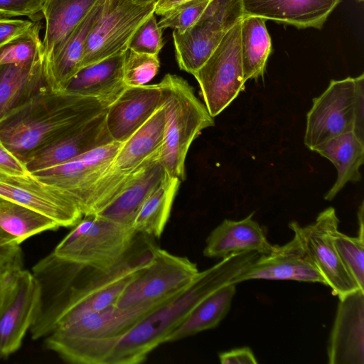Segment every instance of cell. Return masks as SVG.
I'll list each match as a JSON object with an SVG mask.
<instances>
[{
	"mask_svg": "<svg viewBox=\"0 0 364 364\" xmlns=\"http://www.w3.org/2000/svg\"><path fill=\"white\" fill-rule=\"evenodd\" d=\"M92 97L46 88L0 121V139L22 162L31 153L104 112Z\"/></svg>",
	"mask_w": 364,
	"mask_h": 364,
	"instance_id": "7a4b0ae2",
	"label": "cell"
},
{
	"mask_svg": "<svg viewBox=\"0 0 364 364\" xmlns=\"http://www.w3.org/2000/svg\"><path fill=\"white\" fill-rule=\"evenodd\" d=\"M181 182L178 178L166 174L135 216L132 227L136 233L150 237H161L168 220Z\"/></svg>",
	"mask_w": 364,
	"mask_h": 364,
	"instance_id": "4dcf8cb0",
	"label": "cell"
},
{
	"mask_svg": "<svg viewBox=\"0 0 364 364\" xmlns=\"http://www.w3.org/2000/svg\"><path fill=\"white\" fill-rule=\"evenodd\" d=\"M160 63L157 55L127 50L123 69V80L127 87L146 85L157 74Z\"/></svg>",
	"mask_w": 364,
	"mask_h": 364,
	"instance_id": "e575fe53",
	"label": "cell"
},
{
	"mask_svg": "<svg viewBox=\"0 0 364 364\" xmlns=\"http://www.w3.org/2000/svg\"><path fill=\"white\" fill-rule=\"evenodd\" d=\"M32 23L27 20L0 18V46L25 32Z\"/></svg>",
	"mask_w": 364,
	"mask_h": 364,
	"instance_id": "ab89813d",
	"label": "cell"
},
{
	"mask_svg": "<svg viewBox=\"0 0 364 364\" xmlns=\"http://www.w3.org/2000/svg\"><path fill=\"white\" fill-rule=\"evenodd\" d=\"M122 143L112 141L65 163L31 174L67 195L84 215L94 188L111 165Z\"/></svg>",
	"mask_w": 364,
	"mask_h": 364,
	"instance_id": "7c38bea8",
	"label": "cell"
},
{
	"mask_svg": "<svg viewBox=\"0 0 364 364\" xmlns=\"http://www.w3.org/2000/svg\"><path fill=\"white\" fill-rule=\"evenodd\" d=\"M199 273L188 257L157 246L151 263L127 284L114 305L127 309L163 302L190 287Z\"/></svg>",
	"mask_w": 364,
	"mask_h": 364,
	"instance_id": "ba28073f",
	"label": "cell"
},
{
	"mask_svg": "<svg viewBox=\"0 0 364 364\" xmlns=\"http://www.w3.org/2000/svg\"><path fill=\"white\" fill-rule=\"evenodd\" d=\"M162 105L159 83L127 87L105 112V124L112 139L126 141Z\"/></svg>",
	"mask_w": 364,
	"mask_h": 364,
	"instance_id": "ac0fdd59",
	"label": "cell"
},
{
	"mask_svg": "<svg viewBox=\"0 0 364 364\" xmlns=\"http://www.w3.org/2000/svg\"><path fill=\"white\" fill-rule=\"evenodd\" d=\"M156 247L151 240H139L94 287H72L41 320L36 331L37 337L45 338L54 328L114 305L127 284L151 263Z\"/></svg>",
	"mask_w": 364,
	"mask_h": 364,
	"instance_id": "277c9868",
	"label": "cell"
},
{
	"mask_svg": "<svg viewBox=\"0 0 364 364\" xmlns=\"http://www.w3.org/2000/svg\"><path fill=\"white\" fill-rule=\"evenodd\" d=\"M0 267L23 268V253L20 245L0 244Z\"/></svg>",
	"mask_w": 364,
	"mask_h": 364,
	"instance_id": "b9f144b4",
	"label": "cell"
},
{
	"mask_svg": "<svg viewBox=\"0 0 364 364\" xmlns=\"http://www.w3.org/2000/svg\"><path fill=\"white\" fill-rule=\"evenodd\" d=\"M251 279L293 280L326 286L296 232L287 243L273 245L269 253L261 255L245 270L235 276L232 283L237 284Z\"/></svg>",
	"mask_w": 364,
	"mask_h": 364,
	"instance_id": "9a60e30c",
	"label": "cell"
},
{
	"mask_svg": "<svg viewBox=\"0 0 364 364\" xmlns=\"http://www.w3.org/2000/svg\"><path fill=\"white\" fill-rule=\"evenodd\" d=\"M161 149L132 171L122 190L96 215L132 226L140 208L166 176L160 159Z\"/></svg>",
	"mask_w": 364,
	"mask_h": 364,
	"instance_id": "d6986e66",
	"label": "cell"
},
{
	"mask_svg": "<svg viewBox=\"0 0 364 364\" xmlns=\"http://www.w3.org/2000/svg\"><path fill=\"white\" fill-rule=\"evenodd\" d=\"M222 364H255L257 360L249 347H242L222 352L219 354Z\"/></svg>",
	"mask_w": 364,
	"mask_h": 364,
	"instance_id": "60d3db41",
	"label": "cell"
},
{
	"mask_svg": "<svg viewBox=\"0 0 364 364\" xmlns=\"http://www.w3.org/2000/svg\"><path fill=\"white\" fill-rule=\"evenodd\" d=\"M338 225L336 210L329 207L321 211L313 223L301 226L293 221L289 226L299 235L326 286L341 298L360 289L344 266L334 245L333 232L338 229Z\"/></svg>",
	"mask_w": 364,
	"mask_h": 364,
	"instance_id": "8fae6325",
	"label": "cell"
},
{
	"mask_svg": "<svg viewBox=\"0 0 364 364\" xmlns=\"http://www.w3.org/2000/svg\"><path fill=\"white\" fill-rule=\"evenodd\" d=\"M260 255L254 251L232 254L200 272L190 287L144 316L122 336L106 364L143 363L153 350L165 343L169 333L200 300L220 287L232 283L235 276Z\"/></svg>",
	"mask_w": 364,
	"mask_h": 364,
	"instance_id": "6da1fadb",
	"label": "cell"
},
{
	"mask_svg": "<svg viewBox=\"0 0 364 364\" xmlns=\"http://www.w3.org/2000/svg\"><path fill=\"white\" fill-rule=\"evenodd\" d=\"M165 128V109L162 105L126 141L122 144L110 166L129 173L161 148Z\"/></svg>",
	"mask_w": 364,
	"mask_h": 364,
	"instance_id": "f1b7e54d",
	"label": "cell"
},
{
	"mask_svg": "<svg viewBox=\"0 0 364 364\" xmlns=\"http://www.w3.org/2000/svg\"><path fill=\"white\" fill-rule=\"evenodd\" d=\"M0 173L23 176L30 173L23 162L12 154L0 139Z\"/></svg>",
	"mask_w": 364,
	"mask_h": 364,
	"instance_id": "f35d334b",
	"label": "cell"
},
{
	"mask_svg": "<svg viewBox=\"0 0 364 364\" xmlns=\"http://www.w3.org/2000/svg\"><path fill=\"white\" fill-rule=\"evenodd\" d=\"M41 28L40 21H33L25 32L0 46V65L35 63L43 56L42 41L39 36Z\"/></svg>",
	"mask_w": 364,
	"mask_h": 364,
	"instance_id": "d6a6232c",
	"label": "cell"
},
{
	"mask_svg": "<svg viewBox=\"0 0 364 364\" xmlns=\"http://www.w3.org/2000/svg\"><path fill=\"white\" fill-rule=\"evenodd\" d=\"M241 21L224 35L206 62L193 75L205 107L215 117L245 90L240 50Z\"/></svg>",
	"mask_w": 364,
	"mask_h": 364,
	"instance_id": "30bf717a",
	"label": "cell"
},
{
	"mask_svg": "<svg viewBox=\"0 0 364 364\" xmlns=\"http://www.w3.org/2000/svg\"><path fill=\"white\" fill-rule=\"evenodd\" d=\"M164 301L127 309L112 305L85 314L52 330L44 338L46 347L69 363L105 364L122 336Z\"/></svg>",
	"mask_w": 364,
	"mask_h": 364,
	"instance_id": "3957f363",
	"label": "cell"
},
{
	"mask_svg": "<svg viewBox=\"0 0 364 364\" xmlns=\"http://www.w3.org/2000/svg\"><path fill=\"white\" fill-rule=\"evenodd\" d=\"M105 112L31 153L23 161L28 171L33 173L65 163L114 141L105 124Z\"/></svg>",
	"mask_w": 364,
	"mask_h": 364,
	"instance_id": "e0dca14e",
	"label": "cell"
},
{
	"mask_svg": "<svg viewBox=\"0 0 364 364\" xmlns=\"http://www.w3.org/2000/svg\"><path fill=\"white\" fill-rule=\"evenodd\" d=\"M253 215L252 213L240 220H224L208 236L204 256L223 259L248 251L260 255L269 253L273 245L269 242L262 228L253 220Z\"/></svg>",
	"mask_w": 364,
	"mask_h": 364,
	"instance_id": "7402d4cb",
	"label": "cell"
},
{
	"mask_svg": "<svg viewBox=\"0 0 364 364\" xmlns=\"http://www.w3.org/2000/svg\"><path fill=\"white\" fill-rule=\"evenodd\" d=\"M189 0H159L155 5L154 14L162 15L177 5Z\"/></svg>",
	"mask_w": 364,
	"mask_h": 364,
	"instance_id": "ee69618b",
	"label": "cell"
},
{
	"mask_svg": "<svg viewBox=\"0 0 364 364\" xmlns=\"http://www.w3.org/2000/svg\"><path fill=\"white\" fill-rule=\"evenodd\" d=\"M46 88L43 56L29 65H0V121Z\"/></svg>",
	"mask_w": 364,
	"mask_h": 364,
	"instance_id": "cb8c5ba5",
	"label": "cell"
},
{
	"mask_svg": "<svg viewBox=\"0 0 364 364\" xmlns=\"http://www.w3.org/2000/svg\"><path fill=\"white\" fill-rule=\"evenodd\" d=\"M163 46L161 29L153 14L136 29L131 39L129 50L158 55Z\"/></svg>",
	"mask_w": 364,
	"mask_h": 364,
	"instance_id": "8d00e7d4",
	"label": "cell"
},
{
	"mask_svg": "<svg viewBox=\"0 0 364 364\" xmlns=\"http://www.w3.org/2000/svg\"><path fill=\"white\" fill-rule=\"evenodd\" d=\"M211 0H189L181 3L161 15L157 22L162 30L170 28L183 33L200 19Z\"/></svg>",
	"mask_w": 364,
	"mask_h": 364,
	"instance_id": "d590c367",
	"label": "cell"
},
{
	"mask_svg": "<svg viewBox=\"0 0 364 364\" xmlns=\"http://www.w3.org/2000/svg\"><path fill=\"white\" fill-rule=\"evenodd\" d=\"M159 85L165 109L160 159L166 173L182 181L186 178L185 161L192 142L203 129L214 126V119L183 77L168 73Z\"/></svg>",
	"mask_w": 364,
	"mask_h": 364,
	"instance_id": "5b68a950",
	"label": "cell"
},
{
	"mask_svg": "<svg viewBox=\"0 0 364 364\" xmlns=\"http://www.w3.org/2000/svg\"><path fill=\"white\" fill-rule=\"evenodd\" d=\"M51 218L23 205L0 198V244L20 245L30 237L59 228Z\"/></svg>",
	"mask_w": 364,
	"mask_h": 364,
	"instance_id": "f546056e",
	"label": "cell"
},
{
	"mask_svg": "<svg viewBox=\"0 0 364 364\" xmlns=\"http://www.w3.org/2000/svg\"><path fill=\"white\" fill-rule=\"evenodd\" d=\"M354 132L364 136V74L332 80L312 100L304 137L310 150L338 136Z\"/></svg>",
	"mask_w": 364,
	"mask_h": 364,
	"instance_id": "8992f818",
	"label": "cell"
},
{
	"mask_svg": "<svg viewBox=\"0 0 364 364\" xmlns=\"http://www.w3.org/2000/svg\"><path fill=\"white\" fill-rule=\"evenodd\" d=\"M19 269L13 270L9 272L0 283V309L7 296V294L14 283L16 274Z\"/></svg>",
	"mask_w": 364,
	"mask_h": 364,
	"instance_id": "7bdbcfd3",
	"label": "cell"
},
{
	"mask_svg": "<svg viewBox=\"0 0 364 364\" xmlns=\"http://www.w3.org/2000/svg\"><path fill=\"white\" fill-rule=\"evenodd\" d=\"M236 292V284L220 287L200 300L165 339L174 342L215 328L228 314Z\"/></svg>",
	"mask_w": 364,
	"mask_h": 364,
	"instance_id": "83f0119b",
	"label": "cell"
},
{
	"mask_svg": "<svg viewBox=\"0 0 364 364\" xmlns=\"http://www.w3.org/2000/svg\"><path fill=\"white\" fill-rule=\"evenodd\" d=\"M137 234L132 226L96 214L85 215L52 252L69 262L107 269L125 257Z\"/></svg>",
	"mask_w": 364,
	"mask_h": 364,
	"instance_id": "52a82bcc",
	"label": "cell"
},
{
	"mask_svg": "<svg viewBox=\"0 0 364 364\" xmlns=\"http://www.w3.org/2000/svg\"><path fill=\"white\" fill-rule=\"evenodd\" d=\"M341 0H241L243 16H253L298 28L323 27Z\"/></svg>",
	"mask_w": 364,
	"mask_h": 364,
	"instance_id": "ffe728a7",
	"label": "cell"
},
{
	"mask_svg": "<svg viewBox=\"0 0 364 364\" xmlns=\"http://www.w3.org/2000/svg\"><path fill=\"white\" fill-rule=\"evenodd\" d=\"M105 0H98L49 58L43 59L46 82L50 90L63 91L67 82L79 70L87 36Z\"/></svg>",
	"mask_w": 364,
	"mask_h": 364,
	"instance_id": "44dd1931",
	"label": "cell"
},
{
	"mask_svg": "<svg viewBox=\"0 0 364 364\" xmlns=\"http://www.w3.org/2000/svg\"><path fill=\"white\" fill-rule=\"evenodd\" d=\"M44 0H0V15L26 16L40 21Z\"/></svg>",
	"mask_w": 364,
	"mask_h": 364,
	"instance_id": "74e56055",
	"label": "cell"
},
{
	"mask_svg": "<svg viewBox=\"0 0 364 364\" xmlns=\"http://www.w3.org/2000/svg\"><path fill=\"white\" fill-rule=\"evenodd\" d=\"M356 1H358V2H361L363 1V0H355Z\"/></svg>",
	"mask_w": 364,
	"mask_h": 364,
	"instance_id": "7dc6e473",
	"label": "cell"
},
{
	"mask_svg": "<svg viewBox=\"0 0 364 364\" xmlns=\"http://www.w3.org/2000/svg\"><path fill=\"white\" fill-rule=\"evenodd\" d=\"M97 1L44 0L41 10L46 19V31L42 41L44 60L49 58Z\"/></svg>",
	"mask_w": 364,
	"mask_h": 364,
	"instance_id": "4316f807",
	"label": "cell"
},
{
	"mask_svg": "<svg viewBox=\"0 0 364 364\" xmlns=\"http://www.w3.org/2000/svg\"><path fill=\"white\" fill-rule=\"evenodd\" d=\"M127 52L81 68L63 91L95 97L109 105L127 87L123 80Z\"/></svg>",
	"mask_w": 364,
	"mask_h": 364,
	"instance_id": "603a6c76",
	"label": "cell"
},
{
	"mask_svg": "<svg viewBox=\"0 0 364 364\" xmlns=\"http://www.w3.org/2000/svg\"><path fill=\"white\" fill-rule=\"evenodd\" d=\"M41 289L32 272L19 269L0 309V360L18 350L38 307Z\"/></svg>",
	"mask_w": 364,
	"mask_h": 364,
	"instance_id": "5bb4252c",
	"label": "cell"
},
{
	"mask_svg": "<svg viewBox=\"0 0 364 364\" xmlns=\"http://www.w3.org/2000/svg\"><path fill=\"white\" fill-rule=\"evenodd\" d=\"M265 21L264 18L253 16H244L241 20L240 50L245 82L263 76L272 52Z\"/></svg>",
	"mask_w": 364,
	"mask_h": 364,
	"instance_id": "1f68e13d",
	"label": "cell"
},
{
	"mask_svg": "<svg viewBox=\"0 0 364 364\" xmlns=\"http://www.w3.org/2000/svg\"><path fill=\"white\" fill-rule=\"evenodd\" d=\"M313 151L328 159L337 169L338 176L324 198L332 200L348 182L360 181V168L364 162V136L346 133L316 146Z\"/></svg>",
	"mask_w": 364,
	"mask_h": 364,
	"instance_id": "484cf974",
	"label": "cell"
},
{
	"mask_svg": "<svg viewBox=\"0 0 364 364\" xmlns=\"http://www.w3.org/2000/svg\"><path fill=\"white\" fill-rule=\"evenodd\" d=\"M333 242L344 266L364 290V234L350 237L337 229L333 232Z\"/></svg>",
	"mask_w": 364,
	"mask_h": 364,
	"instance_id": "836d02e7",
	"label": "cell"
},
{
	"mask_svg": "<svg viewBox=\"0 0 364 364\" xmlns=\"http://www.w3.org/2000/svg\"><path fill=\"white\" fill-rule=\"evenodd\" d=\"M132 1L138 2V3H151V2L156 3L159 0H132Z\"/></svg>",
	"mask_w": 364,
	"mask_h": 364,
	"instance_id": "bcb514c9",
	"label": "cell"
},
{
	"mask_svg": "<svg viewBox=\"0 0 364 364\" xmlns=\"http://www.w3.org/2000/svg\"><path fill=\"white\" fill-rule=\"evenodd\" d=\"M22 269V268H21ZM19 269L16 268H11L6 267H0V283L6 277V276L13 270Z\"/></svg>",
	"mask_w": 364,
	"mask_h": 364,
	"instance_id": "f6af8a7d",
	"label": "cell"
},
{
	"mask_svg": "<svg viewBox=\"0 0 364 364\" xmlns=\"http://www.w3.org/2000/svg\"><path fill=\"white\" fill-rule=\"evenodd\" d=\"M155 5L154 2L105 0L87 36L80 69L126 53L136 29L154 14Z\"/></svg>",
	"mask_w": 364,
	"mask_h": 364,
	"instance_id": "9c48e42d",
	"label": "cell"
},
{
	"mask_svg": "<svg viewBox=\"0 0 364 364\" xmlns=\"http://www.w3.org/2000/svg\"><path fill=\"white\" fill-rule=\"evenodd\" d=\"M0 198L36 210L60 227H73L83 217L80 208L67 195L31 173L23 176L0 173Z\"/></svg>",
	"mask_w": 364,
	"mask_h": 364,
	"instance_id": "4fadbf2b",
	"label": "cell"
},
{
	"mask_svg": "<svg viewBox=\"0 0 364 364\" xmlns=\"http://www.w3.org/2000/svg\"><path fill=\"white\" fill-rule=\"evenodd\" d=\"M327 356L329 364H364V290L338 298Z\"/></svg>",
	"mask_w": 364,
	"mask_h": 364,
	"instance_id": "2e32d148",
	"label": "cell"
},
{
	"mask_svg": "<svg viewBox=\"0 0 364 364\" xmlns=\"http://www.w3.org/2000/svg\"><path fill=\"white\" fill-rule=\"evenodd\" d=\"M228 30L200 18L183 33L173 31L176 59L181 70L193 75L209 58Z\"/></svg>",
	"mask_w": 364,
	"mask_h": 364,
	"instance_id": "d4e9b609",
	"label": "cell"
}]
</instances>
